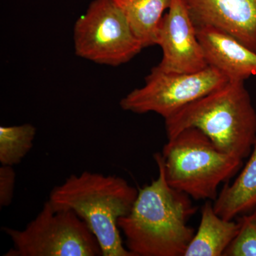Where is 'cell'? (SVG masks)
Listing matches in <instances>:
<instances>
[{
    "mask_svg": "<svg viewBox=\"0 0 256 256\" xmlns=\"http://www.w3.org/2000/svg\"><path fill=\"white\" fill-rule=\"evenodd\" d=\"M213 205L216 213L226 220H234L256 208V140L240 174L232 184L226 183Z\"/></svg>",
    "mask_w": 256,
    "mask_h": 256,
    "instance_id": "obj_12",
    "label": "cell"
},
{
    "mask_svg": "<svg viewBox=\"0 0 256 256\" xmlns=\"http://www.w3.org/2000/svg\"><path fill=\"white\" fill-rule=\"evenodd\" d=\"M197 36L208 65L229 80L256 75V52L227 32L208 25H196Z\"/></svg>",
    "mask_w": 256,
    "mask_h": 256,
    "instance_id": "obj_10",
    "label": "cell"
},
{
    "mask_svg": "<svg viewBox=\"0 0 256 256\" xmlns=\"http://www.w3.org/2000/svg\"><path fill=\"white\" fill-rule=\"evenodd\" d=\"M16 173L13 166L2 165L0 168V206H10L14 198Z\"/></svg>",
    "mask_w": 256,
    "mask_h": 256,
    "instance_id": "obj_16",
    "label": "cell"
},
{
    "mask_svg": "<svg viewBox=\"0 0 256 256\" xmlns=\"http://www.w3.org/2000/svg\"><path fill=\"white\" fill-rule=\"evenodd\" d=\"M159 154L170 186L194 200L214 201L220 184L242 166V160L220 151L195 128L168 140Z\"/></svg>",
    "mask_w": 256,
    "mask_h": 256,
    "instance_id": "obj_4",
    "label": "cell"
},
{
    "mask_svg": "<svg viewBox=\"0 0 256 256\" xmlns=\"http://www.w3.org/2000/svg\"><path fill=\"white\" fill-rule=\"evenodd\" d=\"M195 25L214 26L256 52V0H184Z\"/></svg>",
    "mask_w": 256,
    "mask_h": 256,
    "instance_id": "obj_9",
    "label": "cell"
},
{
    "mask_svg": "<svg viewBox=\"0 0 256 256\" xmlns=\"http://www.w3.org/2000/svg\"><path fill=\"white\" fill-rule=\"evenodd\" d=\"M228 80L210 66L190 74L168 73L156 66L146 77L144 85L124 96L120 106L122 110L134 114L156 112L166 119Z\"/></svg>",
    "mask_w": 256,
    "mask_h": 256,
    "instance_id": "obj_7",
    "label": "cell"
},
{
    "mask_svg": "<svg viewBox=\"0 0 256 256\" xmlns=\"http://www.w3.org/2000/svg\"><path fill=\"white\" fill-rule=\"evenodd\" d=\"M158 45L162 58L156 66L163 72L195 73L208 66L184 0H172L160 24Z\"/></svg>",
    "mask_w": 256,
    "mask_h": 256,
    "instance_id": "obj_8",
    "label": "cell"
},
{
    "mask_svg": "<svg viewBox=\"0 0 256 256\" xmlns=\"http://www.w3.org/2000/svg\"><path fill=\"white\" fill-rule=\"evenodd\" d=\"M158 176L138 190L132 210L118 220L124 246L134 256H184L195 234L188 225L196 207L191 197L172 188L159 152Z\"/></svg>",
    "mask_w": 256,
    "mask_h": 256,
    "instance_id": "obj_1",
    "label": "cell"
},
{
    "mask_svg": "<svg viewBox=\"0 0 256 256\" xmlns=\"http://www.w3.org/2000/svg\"><path fill=\"white\" fill-rule=\"evenodd\" d=\"M13 247L4 256H98L102 250L86 224L73 210L47 201L22 230L4 227Z\"/></svg>",
    "mask_w": 256,
    "mask_h": 256,
    "instance_id": "obj_5",
    "label": "cell"
},
{
    "mask_svg": "<svg viewBox=\"0 0 256 256\" xmlns=\"http://www.w3.org/2000/svg\"><path fill=\"white\" fill-rule=\"evenodd\" d=\"M238 235L226 250V256H256V207L238 220Z\"/></svg>",
    "mask_w": 256,
    "mask_h": 256,
    "instance_id": "obj_15",
    "label": "cell"
},
{
    "mask_svg": "<svg viewBox=\"0 0 256 256\" xmlns=\"http://www.w3.org/2000/svg\"><path fill=\"white\" fill-rule=\"evenodd\" d=\"M172 0H114L142 48L158 45L164 12Z\"/></svg>",
    "mask_w": 256,
    "mask_h": 256,
    "instance_id": "obj_13",
    "label": "cell"
},
{
    "mask_svg": "<svg viewBox=\"0 0 256 256\" xmlns=\"http://www.w3.org/2000/svg\"><path fill=\"white\" fill-rule=\"evenodd\" d=\"M36 129L33 124L0 127V162L13 166L20 164L34 144Z\"/></svg>",
    "mask_w": 256,
    "mask_h": 256,
    "instance_id": "obj_14",
    "label": "cell"
},
{
    "mask_svg": "<svg viewBox=\"0 0 256 256\" xmlns=\"http://www.w3.org/2000/svg\"><path fill=\"white\" fill-rule=\"evenodd\" d=\"M238 222L226 220L216 213L212 201L202 206L201 220L184 256H222L238 235Z\"/></svg>",
    "mask_w": 256,
    "mask_h": 256,
    "instance_id": "obj_11",
    "label": "cell"
},
{
    "mask_svg": "<svg viewBox=\"0 0 256 256\" xmlns=\"http://www.w3.org/2000/svg\"><path fill=\"white\" fill-rule=\"evenodd\" d=\"M164 120L168 140L197 128L220 151L242 160L256 140V110L244 80H228Z\"/></svg>",
    "mask_w": 256,
    "mask_h": 256,
    "instance_id": "obj_3",
    "label": "cell"
},
{
    "mask_svg": "<svg viewBox=\"0 0 256 256\" xmlns=\"http://www.w3.org/2000/svg\"><path fill=\"white\" fill-rule=\"evenodd\" d=\"M138 194L120 176L86 171L55 186L48 201L57 210H73L86 224L102 256H134L122 242L118 220L132 210Z\"/></svg>",
    "mask_w": 256,
    "mask_h": 256,
    "instance_id": "obj_2",
    "label": "cell"
},
{
    "mask_svg": "<svg viewBox=\"0 0 256 256\" xmlns=\"http://www.w3.org/2000/svg\"><path fill=\"white\" fill-rule=\"evenodd\" d=\"M76 54L101 65L118 66L142 50L114 0H94L74 30Z\"/></svg>",
    "mask_w": 256,
    "mask_h": 256,
    "instance_id": "obj_6",
    "label": "cell"
}]
</instances>
